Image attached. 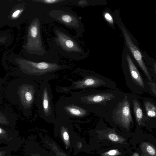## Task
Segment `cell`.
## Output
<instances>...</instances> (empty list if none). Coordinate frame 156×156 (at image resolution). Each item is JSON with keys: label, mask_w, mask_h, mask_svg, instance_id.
<instances>
[{"label": "cell", "mask_w": 156, "mask_h": 156, "mask_svg": "<svg viewBox=\"0 0 156 156\" xmlns=\"http://www.w3.org/2000/svg\"><path fill=\"white\" fill-rule=\"evenodd\" d=\"M2 83L5 84H0L3 87H0L2 89V96L22 110L24 116H31L39 87L37 83L21 77L12 79L7 82L4 78Z\"/></svg>", "instance_id": "obj_1"}, {"label": "cell", "mask_w": 156, "mask_h": 156, "mask_svg": "<svg viewBox=\"0 0 156 156\" xmlns=\"http://www.w3.org/2000/svg\"><path fill=\"white\" fill-rule=\"evenodd\" d=\"M72 67L56 62L28 61L22 67L21 73L15 76L29 79L41 84L56 78V72Z\"/></svg>", "instance_id": "obj_2"}, {"label": "cell", "mask_w": 156, "mask_h": 156, "mask_svg": "<svg viewBox=\"0 0 156 156\" xmlns=\"http://www.w3.org/2000/svg\"><path fill=\"white\" fill-rule=\"evenodd\" d=\"M53 31L55 36L51 39V43L57 52L76 61L83 58L84 50L77 38L63 28L55 27L53 28Z\"/></svg>", "instance_id": "obj_3"}, {"label": "cell", "mask_w": 156, "mask_h": 156, "mask_svg": "<svg viewBox=\"0 0 156 156\" xmlns=\"http://www.w3.org/2000/svg\"><path fill=\"white\" fill-rule=\"evenodd\" d=\"M55 111V118L69 121L83 118L89 113L87 108L71 96L61 97L56 103Z\"/></svg>", "instance_id": "obj_4"}, {"label": "cell", "mask_w": 156, "mask_h": 156, "mask_svg": "<svg viewBox=\"0 0 156 156\" xmlns=\"http://www.w3.org/2000/svg\"><path fill=\"white\" fill-rule=\"evenodd\" d=\"M35 104L40 117L48 123H54L55 118L53 94L50 85L48 82L40 84Z\"/></svg>", "instance_id": "obj_5"}, {"label": "cell", "mask_w": 156, "mask_h": 156, "mask_svg": "<svg viewBox=\"0 0 156 156\" xmlns=\"http://www.w3.org/2000/svg\"><path fill=\"white\" fill-rule=\"evenodd\" d=\"M48 14L55 21L67 28L74 30L77 38L82 36L83 32V26L81 18L70 8L57 7L49 11Z\"/></svg>", "instance_id": "obj_6"}, {"label": "cell", "mask_w": 156, "mask_h": 156, "mask_svg": "<svg viewBox=\"0 0 156 156\" xmlns=\"http://www.w3.org/2000/svg\"><path fill=\"white\" fill-rule=\"evenodd\" d=\"M79 75L83 76L81 79H79L72 82L71 85L69 87H62L63 90L66 92H70L72 90L77 89L85 90L89 87H98L105 83L102 80L96 77L86 75L80 69H76Z\"/></svg>", "instance_id": "obj_7"}, {"label": "cell", "mask_w": 156, "mask_h": 156, "mask_svg": "<svg viewBox=\"0 0 156 156\" xmlns=\"http://www.w3.org/2000/svg\"><path fill=\"white\" fill-rule=\"evenodd\" d=\"M30 35L32 40V47L35 53L39 56H42L46 53L41 35V26L40 20L36 18L30 29Z\"/></svg>", "instance_id": "obj_8"}, {"label": "cell", "mask_w": 156, "mask_h": 156, "mask_svg": "<svg viewBox=\"0 0 156 156\" xmlns=\"http://www.w3.org/2000/svg\"><path fill=\"white\" fill-rule=\"evenodd\" d=\"M116 112L117 121L124 127L128 129L133 119L130 111V103L127 97L125 96L117 106Z\"/></svg>", "instance_id": "obj_9"}, {"label": "cell", "mask_w": 156, "mask_h": 156, "mask_svg": "<svg viewBox=\"0 0 156 156\" xmlns=\"http://www.w3.org/2000/svg\"><path fill=\"white\" fill-rule=\"evenodd\" d=\"M122 29L128 47L140 67L144 72L149 80L150 81H152L150 74L142 60V56L140 52L133 43L127 31L122 27Z\"/></svg>", "instance_id": "obj_10"}, {"label": "cell", "mask_w": 156, "mask_h": 156, "mask_svg": "<svg viewBox=\"0 0 156 156\" xmlns=\"http://www.w3.org/2000/svg\"><path fill=\"white\" fill-rule=\"evenodd\" d=\"M126 59L131 77L134 81L141 87L144 88V86L142 79L136 67L134 64L130 55L127 54Z\"/></svg>", "instance_id": "obj_11"}, {"label": "cell", "mask_w": 156, "mask_h": 156, "mask_svg": "<svg viewBox=\"0 0 156 156\" xmlns=\"http://www.w3.org/2000/svg\"><path fill=\"white\" fill-rule=\"evenodd\" d=\"M133 110L136 121L139 125L141 124L143 113L139 102L135 99L133 101Z\"/></svg>", "instance_id": "obj_12"}, {"label": "cell", "mask_w": 156, "mask_h": 156, "mask_svg": "<svg viewBox=\"0 0 156 156\" xmlns=\"http://www.w3.org/2000/svg\"><path fill=\"white\" fill-rule=\"evenodd\" d=\"M140 147L144 155H146V156H156L155 149L151 144L143 142L141 144Z\"/></svg>", "instance_id": "obj_13"}, {"label": "cell", "mask_w": 156, "mask_h": 156, "mask_svg": "<svg viewBox=\"0 0 156 156\" xmlns=\"http://www.w3.org/2000/svg\"><path fill=\"white\" fill-rule=\"evenodd\" d=\"M144 105L147 115L150 117L156 118V106L149 101L145 102Z\"/></svg>", "instance_id": "obj_14"}, {"label": "cell", "mask_w": 156, "mask_h": 156, "mask_svg": "<svg viewBox=\"0 0 156 156\" xmlns=\"http://www.w3.org/2000/svg\"><path fill=\"white\" fill-rule=\"evenodd\" d=\"M12 114L0 108V123L7 124L9 123V117H14Z\"/></svg>", "instance_id": "obj_15"}, {"label": "cell", "mask_w": 156, "mask_h": 156, "mask_svg": "<svg viewBox=\"0 0 156 156\" xmlns=\"http://www.w3.org/2000/svg\"><path fill=\"white\" fill-rule=\"evenodd\" d=\"M65 1L66 0H39L36 1V2H38L48 5L57 4L65 2Z\"/></svg>", "instance_id": "obj_16"}, {"label": "cell", "mask_w": 156, "mask_h": 156, "mask_svg": "<svg viewBox=\"0 0 156 156\" xmlns=\"http://www.w3.org/2000/svg\"><path fill=\"white\" fill-rule=\"evenodd\" d=\"M108 137L110 140L112 141L117 142L120 141V138L119 136L114 133H109Z\"/></svg>", "instance_id": "obj_17"}, {"label": "cell", "mask_w": 156, "mask_h": 156, "mask_svg": "<svg viewBox=\"0 0 156 156\" xmlns=\"http://www.w3.org/2000/svg\"><path fill=\"white\" fill-rule=\"evenodd\" d=\"M120 153L117 149H113L107 151L103 154L104 156H114L119 154Z\"/></svg>", "instance_id": "obj_18"}, {"label": "cell", "mask_w": 156, "mask_h": 156, "mask_svg": "<svg viewBox=\"0 0 156 156\" xmlns=\"http://www.w3.org/2000/svg\"><path fill=\"white\" fill-rule=\"evenodd\" d=\"M104 16L106 20L111 24H113V18L108 12H106L104 13Z\"/></svg>", "instance_id": "obj_19"}, {"label": "cell", "mask_w": 156, "mask_h": 156, "mask_svg": "<svg viewBox=\"0 0 156 156\" xmlns=\"http://www.w3.org/2000/svg\"><path fill=\"white\" fill-rule=\"evenodd\" d=\"M148 83L151 86V90L155 95H156V84L152 82H148Z\"/></svg>", "instance_id": "obj_20"}, {"label": "cell", "mask_w": 156, "mask_h": 156, "mask_svg": "<svg viewBox=\"0 0 156 156\" xmlns=\"http://www.w3.org/2000/svg\"><path fill=\"white\" fill-rule=\"evenodd\" d=\"M88 2L87 0H79L76 3V5H78L79 6H84L87 5Z\"/></svg>", "instance_id": "obj_21"}, {"label": "cell", "mask_w": 156, "mask_h": 156, "mask_svg": "<svg viewBox=\"0 0 156 156\" xmlns=\"http://www.w3.org/2000/svg\"><path fill=\"white\" fill-rule=\"evenodd\" d=\"M21 12L20 10H17L15 11L12 15V17L13 18H15Z\"/></svg>", "instance_id": "obj_22"}, {"label": "cell", "mask_w": 156, "mask_h": 156, "mask_svg": "<svg viewBox=\"0 0 156 156\" xmlns=\"http://www.w3.org/2000/svg\"><path fill=\"white\" fill-rule=\"evenodd\" d=\"M4 78H0V84L2 83L4 81Z\"/></svg>", "instance_id": "obj_23"}, {"label": "cell", "mask_w": 156, "mask_h": 156, "mask_svg": "<svg viewBox=\"0 0 156 156\" xmlns=\"http://www.w3.org/2000/svg\"><path fill=\"white\" fill-rule=\"evenodd\" d=\"M139 154L137 153H135L133 155V156H139Z\"/></svg>", "instance_id": "obj_24"}, {"label": "cell", "mask_w": 156, "mask_h": 156, "mask_svg": "<svg viewBox=\"0 0 156 156\" xmlns=\"http://www.w3.org/2000/svg\"><path fill=\"white\" fill-rule=\"evenodd\" d=\"M2 132V129L0 128V133H1Z\"/></svg>", "instance_id": "obj_25"}]
</instances>
